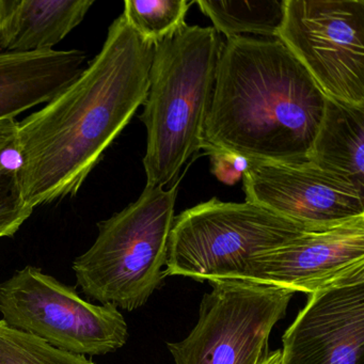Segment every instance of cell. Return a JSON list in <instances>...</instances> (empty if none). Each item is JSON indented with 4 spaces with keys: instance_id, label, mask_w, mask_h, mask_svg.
<instances>
[{
    "instance_id": "6da1fadb",
    "label": "cell",
    "mask_w": 364,
    "mask_h": 364,
    "mask_svg": "<svg viewBox=\"0 0 364 364\" xmlns=\"http://www.w3.org/2000/svg\"><path fill=\"white\" fill-rule=\"evenodd\" d=\"M154 48L121 14L82 74L42 109L16 123V173L29 206L78 193L146 102Z\"/></svg>"
},
{
    "instance_id": "7a4b0ae2",
    "label": "cell",
    "mask_w": 364,
    "mask_h": 364,
    "mask_svg": "<svg viewBox=\"0 0 364 364\" xmlns=\"http://www.w3.org/2000/svg\"><path fill=\"white\" fill-rule=\"evenodd\" d=\"M327 95L279 39H228L217 65L202 149L310 163Z\"/></svg>"
},
{
    "instance_id": "3957f363",
    "label": "cell",
    "mask_w": 364,
    "mask_h": 364,
    "mask_svg": "<svg viewBox=\"0 0 364 364\" xmlns=\"http://www.w3.org/2000/svg\"><path fill=\"white\" fill-rule=\"evenodd\" d=\"M223 43L214 27L185 26L154 48L140 120L146 127V185L176 183L204 142Z\"/></svg>"
},
{
    "instance_id": "277c9868",
    "label": "cell",
    "mask_w": 364,
    "mask_h": 364,
    "mask_svg": "<svg viewBox=\"0 0 364 364\" xmlns=\"http://www.w3.org/2000/svg\"><path fill=\"white\" fill-rule=\"evenodd\" d=\"M178 183L168 191L146 185L137 201L97 223L95 244L72 264L89 299L134 311L161 287Z\"/></svg>"
},
{
    "instance_id": "5b68a950",
    "label": "cell",
    "mask_w": 364,
    "mask_h": 364,
    "mask_svg": "<svg viewBox=\"0 0 364 364\" xmlns=\"http://www.w3.org/2000/svg\"><path fill=\"white\" fill-rule=\"evenodd\" d=\"M319 231L250 202L210 201L174 217L166 277L240 280L253 257L308 232Z\"/></svg>"
},
{
    "instance_id": "8992f818",
    "label": "cell",
    "mask_w": 364,
    "mask_h": 364,
    "mask_svg": "<svg viewBox=\"0 0 364 364\" xmlns=\"http://www.w3.org/2000/svg\"><path fill=\"white\" fill-rule=\"evenodd\" d=\"M0 313L11 327L75 355H107L122 348L129 338L127 321L117 306L92 304L33 266L0 283Z\"/></svg>"
},
{
    "instance_id": "52a82bcc",
    "label": "cell",
    "mask_w": 364,
    "mask_h": 364,
    "mask_svg": "<svg viewBox=\"0 0 364 364\" xmlns=\"http://www.w3.org/2000/svg\"><path fill=\"white\" fill-rule=\"evenodd\" d=\"M199 319L181 342L168 343L176 364H263L272 328L295 291L240 280L210 281Z\"/></svg>"
},
{
    "instance_id": "ba28073f",
    "label": "cell",
    "mask_w": 364,
    "mask_h": 364,
    "mask_svg": "<svg viewBox=\"0 0 364 364\" xmlns=\"http://www.w3.org/2000/svg\"><path fill=\"white\" fill-rule=\"evenodd\" d=\"M278 39L327 97L364 107V0H285Z\"/></svg>"
},
{
    "instance_id": "9c48e42d",
    "label": "cell",
    "mask_w": 364,
    "mask_h": 364,
    "mask_svg": "<svg viewBox=\"0 0 364 364\" xmlns=\"http://www.w3.org/2000/svg\"><path fill=\"white\" fill-rule=\"evenodd\" d=\"M246 201L314 230L364 216V193L312 163L250 159L242 176Z\"/></svg>"
},
{
    "instance_id": "30bf717a",
    "label": "cell",
    "mask_w": 364,
    "mask_h": 364,
    "mask_svg": "<svg viewBox=\"0 0 364 364\" xmlns=\"http://www.w3.org/2000/svg\"><path fill=\"white\" fill-rule=\"evenodd\" d=\"M364 272V216L308 232L251 259L240 281L306 295Z\"/></svg>"
},
{
    "instance_id": "8fae6325",
    "label": "cell",
    "mask_w": 364,
    "mask_h": 364,
    "mask_svg": "<svg viewBox=\"0 0 364 364\" xmlns=\"http://www.w3.org/2000/svg\"><path fill=\"white\" fill-rule=\"evenodd\" d=\"M308 296L283 334L281 364H364V272Z\"/></svg>"
},
{
    "instance_id": "7c38bea8",
    "label": "cell",
    "mask_w": 364,
    "mask_h": 364,
    "mask_svg": "<svg viewBox=\"0 0 364 364\" xmlns=\"http://www.w3.org/2000/svg\"><path fill=\"white\" fill-rule=\"evenodd\" d=\"M80 50L0 52V120L48 103L86 68Z\"/></svg>"
},
{
    "instance_id": "4fadbf2b",
    "label": "cell",
    "mask_w": 364,
    "mask_h": 364,
    "mask_svg": "<svg viewBox=\"0 0 364 364\" xmlns=\"http://www.w3.org/2000/svg\"><path fill=\"white\" fill-rule=\"evenodd\" d=\"M93 5L91 0H0V50H54Z\"/></svg>"
},
{
    "instance_id": "5bb4252c",
    "label": "cell",
    "mask_w": 364,
    "mask_h": 364,
    "mask_svg": "<svg viewBox=\"0 0 364 364\" xmlns=\"http://www.w3.org/2000/svg\"><path fill=\"white\" fill-rule=\"evenodd\" d=\"M310 163L364 193V107L327 97Z\"/></svg>"
},
{
    "instance_id": "9a60e30c",
    "label": "cell",
    "mask_w": 364,
    "mask_h": 364,
    "mask_svg": "<svg viewBox=\"0 0 364 364\" xmlns=\"http://www.w3.org/2000/svg\"><path fill=\"white\" fill-rule=\"evenodd\" d=\"M195 4L227 40L246 33L278 39L284 20L285 0H199Z\"/></svg>"
},
{
    "instance_id": "2e32d148",
    "label": "cell",
    "mask_w": 364,
    "mask_h": 364,
    "mask_svg": "<svg viewBox=\"0 0 364 364\" xmlns=\"http://www.w3.org/2000/svg\"><path fill=\"white\" fill-rule=\"evenodd\" d=\"M191 5L186 0H127L122 14L144 41L156 46L187 26Z\"/></svg>"
},
{
    "instance_id": "e0dca14e",
    "label": "cell",
    "mask_w": 364,
    "mask_h": 364,
    "mask_svg": "<svg viewBox=\"0 0 364 364\" xmlns=\"http://www.w3.org/2000/svg\"><path fill=\"white\" fill-rule=\"evenodd\" d=\"M0 364H95L0 321Z\"/></svg>"
},
{
    "instance_id": "ac0fdd59",
    "label": "cell",
    "mask_w": 364,
    "mask_h": 364,
    "mask_svg": "<svg viewBox=\"0 0 364 364\" xmlns=\"http://www.w3.org/2000/svg\"><path fill=\"white\" fill-rule=\"evenodd\" d=\"M33 210L21 193L16 167H9L0 159V238L12 237Z\"/></svg>"
},
{
    "instance_id": "d6986e66",
    "label": "cell",
    "mask_w": 364,
    "mask_h": 364,
    "mask_svg": "<svg viewBox=\"0 0 364 364\" xmlns=\"http://www.w3.org/2000/svg\"><path fill=\"white\" fill-rule=\"evenodd\" d=\"M212 157L213 173L225 184H234L244 176L248 167V159L225 152V151L208 150Z\"/></svg>"
},
{
    "instance_id": "ffe728a7",
    "label": "cell",
    "mask_w": 364,
    "mask_h": 364,
    "mask_svg": "<svg viewBox=\"0 0 364 364\" xmlns=\"http://www.w3.org/2000/svg\"><path fill=\"white\" fill-rule=\"evenodd\" d=\"M16 121L14 119L0 120V159L8 151L14 150L16 138Z\"/></svg>"
},
{
    "instance_id": "44dd1931",
    "label": "cell",
    "mask_w": 364,
    "mask_h": 364,
    "mask_svg": "<svg viewBox=\"0 0 364 364\" xmlns=\"http://www.w3.org/2000/svg\"><path fill=\"white\" fill-rule=\"evenodd\" d=\"M282 363V351L281 349L272 351L268 355L267 360L263 364H281Z\"/></svg>"
}]
</instances>
